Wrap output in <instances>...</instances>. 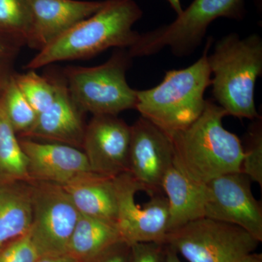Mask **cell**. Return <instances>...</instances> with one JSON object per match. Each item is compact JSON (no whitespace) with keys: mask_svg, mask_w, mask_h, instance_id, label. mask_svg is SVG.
I'll return each instance as SVG.
<instances>
[{"mask_svg":"<svg viewBox=\"0 0 262 262\" xmlns=\"http://www.w3.org/2000/svg\"><path fill=\"white\" fill-rule=\"evenodd\" d=\"M142 15L134 0H105L101 9L38 52L24 68L91 58L111 48L128 49L139 37L133 27Z\"/></svg>","mask_w":262,"mask_h":262,"instance_id":"1","label":"cell"},{"mask_svg":"<svg viewBox=\"0 0 262 262\" xmlns=\"http://www.w3.org/2000/svg\"><path fill=\"white\" fill-rule=\"evenodd\" d=\"M225 110L207 101L201 116L187 128L168 135L174 151V165L201 184L225 174L239 172L244 147L233 133L223 126Z\"/></svg>","mask_w":262,"mask_h":262,"instance_id":"2","label":"cell"},{"mask_svg":"<svg viewBox=\"0 0 262 262\" xmlns=\"http://www.w3.org/2000/svg\"><path fill=\"white\" fill-rule=\"evenodd\" d=\"M211 41L208 39L203 55L193 64L167 71L158 85L136 91V110L168 135L187 128L206 107L205 91L211 84L208 61Z\"/></svg>","mask_w":262,"mask_h":262,"instance_id":"3","label":"cell"},{"mask_svg":"<svg viewBox=\"0 0 262 262\" xmlns=\"http://www.w3.org/2000/svg\"><path fill=\"white\" fill-rule=\"evenodd\" d=\"M208 61L213 75V97L227 116L259 118L255 87L262 74L261 37L252 34L241 39L237 34H227L215 45Z\"/></svg>","mask_w":262,"mask_h":262,"instance_id":"4","label":"cell"},{"mask_svg":"<svg viewBox=\"0 0 262 262\" xmlns=\"http://www.w3.org/2000/svg\"><path fill=\"white\" fill-rule=\"evenodd\" d=\"M132 57L127 49L117 48L103 64L70 67L63 77L72 100L82 112L94 115H117L135 108L136 91L127 82Z\"/></svg>","mask_w":262,"mask_h":262,"instance_id":"5","label":"cell"},{"mask_svg":"<svg viewBox=\"0 0 262 262\" xmlns=\"http://www.w3.org/2000/svg\"><path fill=\"white\" fill-rule=\"evenodd\" d=\"M244 13V0H194L172 23L139 34L127 51L132 58L156 54L165 48L176 56H188L201 44L215 19H241Z\"/></svg>","mask_w":262,"mask_h":262,"instance_id":"6","label":"cell"},{"mask_svg":"<svg viewBox=\"0 0 262 262\" xmlns=\"http://www.w3.org/2000/svg\"><path fill=\"white\" fill-rule=\"evenodd\" d=\"M259 244L241 227L207 217L170 231L164 239L189 262H238Z\"/></svg>","mask_w":262,"mask_h":262,"instance_id":"7","label":"cell"},{"mask_svg":"<svg viewBox=\"0 0 262 262\" xmlns=\"http://www.w3.org/2000/svg\"><path fill=\"white\" fill-rule=\"evenodd\" d=\"M30 193L31 239L40 256L65 254L80 213L59 184L39 182Z\"/></svg>","mask_w":262,"mask_h":262,"instance_id":"8","label":"cell"},{"mask_svg":"<svg viewBox=\"0 0 262 262\" xmlns=\"http://www.w3.org/2000/svg\"><path fill=\"white\" fill-rule=\"evenodd\" d=\"M113 182L117 203L116 224L122 241L130 246L139 243L164 244L168 232L169 209L163 191L151 194L141 206L136 201V194L146 187L129 172L114 177Z\"/></svg>","mask_w":262,"mask_h":262,"instance_id":"9","label":"cell"},{"mask_svg":"<svg viewBox=\"0 0 262 262\" xmlns=\"http://www.w3.org/2000/svg\"><path fill=\"white\" fill-rule=\"evenodd\" d=\"M251 182L239 171L207 183L205 217L241 227L261 243V205L253 196Z\"/></svg>","mask_w":262,"mask_h":262,"instance_id":"10","label":"cell"},{"mask_svg":"<svg viewBox=\"0 0 262 262\" xmlns=\"http://www.w3.org/2000/svg\"><path fill=\"white\" fill-rule=\"evenodd\" d=\"M128 171L146 189L160 192L174 163L173 144L163 130L141 117L130 126Z\"/></svg>","mask_w":262,"mask_h":262,"instance_id":"11","label":"cell"},{"mask_svg":"<svg viewBox=\"0 0 262 262\" xmlns=\"http://www.w3.org/2000/svg\"><path fill=\"white\" fill-rule=\"evenodd\" d=\"M130 126L117 115H94L83 149L93 173L114 177L128 171Z\"/></svg>","mask_w":262,"mask_h":262,"instance_id":"12","label":"cell"},{"mask_svg":"<svg viewBox=\"0 0 262 262\" xmlns=\"http://www.w3.org/2000/svg\"><path fill=\"white\" fill-rule=\"evenodd\" d=\"M31 179L63 185L76 177L91 173L89 160L80 149L61 143H40L29 139L20 141Z\"/></svg>","mask_w":262,"mask_h":262,"instance_id":"13","label":"cell"},{"mask_svg":"<svg viewBox=\"0 0 262 262\" xmlns=\"http://www.w3.org/2000/svg\"><path fill=\"white\" fill-rule=\"evenodd\" d=\"M105 0H30L32 34L27 46L41 51L50 43L102 8Z\"/></svg>","mask_w":262,"mask_h":262,"instance_id":"14","label":"cell"},{"mask_svg":"<svg viewBox=\"0 0 262 262\" xmlns=\"http://www.w3.org/2000/svg\"><path fill=\"white\" fill-rule=\"evenodd\" d=\"M53 77L56 87L54 101L46 111L37 115L25 138H38L53 142L83 147L86 127L82 114L71 97L64 77Z\"/></svg>","mask_w":262,"mask_h":262,"instance_id":"15","label":"cell"},{"mask_svg":"<svg viewBox=\"0 0 262 262\" xmlns=\"http://www.w3.org/2000/svg\"><path fill=\"white\" fill-rule=\"evenodd\" d=\"M162 189L168 203V232L205 217L206 184L192 180L174 164L164 177Z\"/></svg>","mask_w":262,"mask_h":262,"instance_id":"16","label":"cell"},{"mask_svg":"<svg viewBox=\"0 0 262 262\" xmlns=\"http://www.w3.org/2000/svg\"><path fill=\"white\" fill-rule=\"evenodd\" d=\"M61 186L80 214L117 223V196L113 178L91 172Z\"/></svg>","mask_w":262,"mask_h":262,"instance_id":"17","label":"cell"},{"mask_svg":"<svg viewBox=\"0 0 262 262\" xmlns=\"http://www.w3.org/2000/svg\"><path fill=\"white\" fill-rule=\"evenodd\" d=\"M121 241L116 224L80 214L67 253L78 261L92 262Z\"/></svg>","mask_w":262,"mask_h":262,"instance_id":"18","label":"cell"},{"mask_svg":"<svg viewBox=\"0 0 262 262\" xmlns=\"http://www.w3.org/2000/svg\"><path fill=\"white\" fill-rule=\"evenodd\" d=\"M32 222L31 193L0 187V249L6 243L28 233Z\"/></svg>","mask_w":262,"mask_h":262,"instance_id":"19","label":"cell"},{"mask_svg":"<svg viewBox=\"0 0 262 262\" xmlns=\"http://www.w3.org/2000/svg\"><path fill=\"white\" fill-rule=\"evenodd\" d=\"M3 94V93H2ZM0 95V176L9 180L31 179L28 161L16 132L5 113L3 95Z\"/></svg>","mask_w":262,"mask_h":262,"instance_id":"20","label":"cell"},{"mask_svg":"<svg viewBox=\"0 0 262 262\" xmlns=\"http://www.w3.org/2000/svg\"><path fill=\"white\" fill-rule=\"evenodd\" d=\"M32 27L30 0H0V32L27 46Z\"/></svg>","mask_w":262,"mask_h":262,"instance_id":"21","label":"cell"},{"mask_svg":"<svg viewBox=\"0 0 262 262\" xmlns=\"http://www.w3.org/2000/svg\"><path fill=\"white\" fill-rule=\"evenodd\" d=\"M17 85L37 115L46 111L54 101L56 87L53 77H43L35 70L13 75Z\"/></svg>","mask_w":262,"mask_h":262,"instance_id":"22","label":"cell"},{"mask_svg":"<svg viewBox=\"0 0 262 262\" xmlns=\"http://www.w3.org/2000/svg\"><path fill=\"white\" fill-rule=\"evenodd\" d=\"M3 103L8 120L15 132L24 135L28 132L37 118V114L20 91L13 75L3 92Z\"/></svg>","mask_w":262,"mask_h":262,"instance_id":"23","label":"cell"},{"mask_svg":"<svg viewBox=\"0 0 262 262\" xmlns=\"http://www.w3.org/2000/svg\"><path fill=\"white\" fill-rule=\"evenodd\" d=\"M247 146L244 148V157L241 171L251 182L262 187V127L261 121H256L248 133Z\"/></svg>","mask_w":262,"mask_h":262,"instance_id":"24","label":"cell"},{"mask_svg":"<svg viewBox=\"0 0 262 262\" xmlns=\"http://www.w3.org/2000/svg\"><path fill=\"white\" fill-rule=\"evenodd\" d=\"M40 256L29 232L0 249V262H36Z\"/></svg>","mask_w":262,"mask_h":262,"instance_id":"25","label":"cell"},{"mask_svg":"<svg viewBox=\"0 0 262 262\" xmlns=\"http://www.w3.org/2000/svg\"><path fill=\"white\" fill-rule=\"evenodd\" d=\"M128 262H166V245L155 242L131 245Z\"/></svg>","mask_w":262,"mask_h":262,"instance_id":"26","label":"cell"},{"mask_svg":"<svg viewBox=\"0 0 262 262\" xmlns=\"http://www.w3.org/2000/svg\"><path fill=\"white\" fill-rule=\"evenodd\" d=\"M130 246L119 241L110 246L92 262H128L130 258Z\"/></svg>","mask_w":262,"mask_h":262,"instance_id":"27","label":"cell"},{"mask_svg":"<svg viewBox=\"0 0 262 262\" xmlns=\"http://www.w3.org/2000/svg\"><path fill=\"white\" fill-rule=\"evenodd\" d=\"M21 46L20 43L0 32V61L13 58Z\"/></svg>","mask_w":262,"mask_h":262,"instance_id":"28","label":"cell"},{"mask_svg":"<svg viewBox=\"0 0 262 262\" xmlns=\"http://www.w3.org/2000/svg\"><path fill=\"white\" fill-rule=\"evenodd\" d=\"M36 262H80L65 253L61 255H48L41 256Z\"/></svg>","mask_w":262,"mask_h":262,"instance_id":"29","label":"cell"},{"mask_svg":"<svg viewBox=\"0 0 262 262\" xmlns=\"http://www.w3.org/2000/svg\"><path fill=\"white\" fill-rule=\"evenodd\" d=\"M11 76L12 75H10L9 72H8V67L0 63V95L4 91L5 86H6Z\"/></svg>","mask_w":262,"mask_h":262,"instance_id":"30","label":"cell"},{"mask_svg":"<svg viewBox=\"0 0 262 262\" xmlns=\"http://www.w3.org/2000/svg\"><path fill=\"white\" fill-rule=\"evenodd\" d=\"M178 254L173 248L166 245V262H182Z\"/></svg>","mask_w":262,"mask_h":262,"instance_id":"31","label":"cell"},{"mask_svg":"<svg viewBox=\"0 0 262 262\" xmlns=\"http://www.w3.org/2000/svg\"><path fill=\"white\" fill-rule=\"evenodd\" d=\"M238 262H262V254L254 252L250 253Z\"/></svg>","mask_w":262,"mask_h":262,"instance_id":"32","label":"cell"},{"mask_svg":"<svg viewBox=\"0 0 262 262\" xmlns=\"http://www.w3.org/2000/svg\"><path fill=\"white\" fill-rule=\"evenodd\" d=\"M167 1L168 2L174 11L177 13V15H180L182 13L183 8L180 0H167Z\"/></svg>","mask_w":262,"mask_h":262,"instance_id":"33","label":"cell"}]
</instances>
